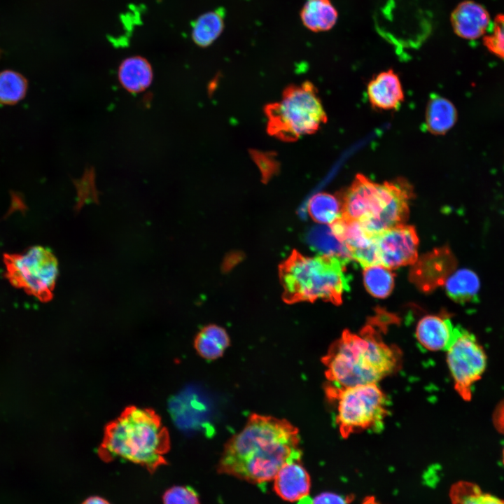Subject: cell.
<instances>
[{"label":"cell","mask_w":504,"mask_h":504,"mask_svg":"<svg viewBox=\"0 0 504 504\" xmlns=\"http://www.w3.org/2000/svg\"><path fill=\"white\" fill-rule=\"evenodd\" d=\"M301 456L296 427L285 419L253 414L225 444L218 472L262 484L273 480L285 463L300 461Z\"/></svg>","instance_id":"cell-1"},{"label":"cell","mask_w":504,"mask_h":504,"mask_svg":"<svg viewBox=\"0 0 504 504\" xmlns=\"http://www.w3.org/2000/svg\"><path fill=\"white\" fill-rule=\"evenodd\" d=\"M400 354L383 341L370 325L359 334L344 330L323 358L330 386L377 384L398 370Z\"/></svg>","instance_id":"cell-2"},{"label":"cell","mask_w":504,"mask_h":504,"mask_svg":"<svg viewBox=\"0 0 504 504\" xmlns=\"http://www.w3.org/2000/svg\"><path fill=\"white\" fill-rule=\"evenodd\" d=\"M169 448V433L155 411L130 406L106 426L98 454L106 462L122 458L152 473L167 463Z\"/></svg>","instance_id":"cell-3"},{"label":"cell","mask_w":504,"mask_h":504,"mask_svg":"<svg viewBox=\"0 0 504 504\" xmlns=\"http://www.w3.org/2000/svg\"><path fill=\"white\" fill-rule=\"evenodd\" d=\"M414 195L409 183L402 178L375 183L358 174L351 185L340 196L342 217L360 223L377 235L404 224L409 215V201Z\"/></svg>","instance_id":"cell-4"},{"label":"cell","mask_w":504,"mask_h":504,"mask_svg":"<svg viewBox=\"0 0 504 504\" xmlns=\"http://www.w3.org/2000/svg\"><path fill=\"white\" fill-rule=\"evenodd\" d=\"M346 263L336 256L306 257L293 251L279 265L284 300L294 303L322 299L341 304L342 295L349 288Z\"/></svg>","instance_id":"cell-5"},{"label":"cell","mask_w":504,"mask_h":504,"mask_svg":"<svg viewBox=\"0 0 504 504\" xmlns=\"http://www.w3.org/2000/svg\"><path fill=\"white\" fill-rule=\"evenodd\" d=\"M264 112L267 133L286 142L315 133L327 121L317 89L309 81L288 86L281 100L266 105Z\"/></svg>","instance_id":"cell-6"},{"label":"cell","mask_w":504,"mask_h":504,"mask_svg":"<svg viewBox=\"0 0 504 504\" xmlns=\"http://www.w3.org/2000/svg\"><path fill=\"white\" fill-rule=\"evenodd\" d=\"M326 392L336 402L335 421L343 438L381 429L387 414V398L377 384L340 388L329 386Z\"/></svg>","instance_id":"cell-7"},{"label":"cell","mask_w":504,"mask_h":504,"mask_svg":"<svg viewBox=\"0 0 504 504\" xmlns=\"http://www.w3.org/2000/svg\"><path fill=\"white\" fill-rule=\"evenodd\" d=\"M4 262L6 277L12 286L22 288L41 302L51 300L58 275V263L49 249L36 246L22 253H5Z\"/></svg>","instance_id":"cell-8"},{"label":"cell","mask_w":504,"mask_h":504,"mask_svg":"<svg viewBox=\"0 0 504 504\" xmlns=\"http://www.w3.org/2000/svg\"><path fill=\"white\" fill-rule=\"evenodd\" d=\"M447 352L454 388L464 400L469 401L473 384L482 378L485 371L486 353L475 336L461 327Z\"/></svg>","instance_id":"cell-9"},{"label":"cell","mask_w":504,"mask_h":504,"mask_svg":"<svg viewBox=\"0 0 504 504\" xmlns=\"http://www.w3.org/2000/svg\"><path fill=\"white\" fill-rule=\"evenodd\" d=\"M418 243L416 230L411 225L401 224L379 233L376 237L379 264L388 269L414 264Z\"/></svg>","instance_id":"cell-10"},{"label":"cell","mask_w":504,"mask_h":504,"mask_svg":"<svg viewBox=\"0 0 504 504\" xmlns=\"http://www.w3.org/2000/svg\"><path fill=\"white\" fill-rule=\"evenodd\" d=\"M335 237L349 251L351 258L363 267L380 265L376 237L360 223L340 217L329 225Z\"/></svg>","instance_id":"cell-11"},{"label":"cell","mask_w":504,"mask_h":504,"mask_svg":"<svg viewBox=\"0 0 504 504\" xmlns=\"http://www.w3.org/2000/svg\"><path fill=\"white\" fill-rule=\"evenodd\" d=\"M456 267V260L448 247L435 248L413 264L410 279L420 290L431 291L444 284Z\"/></svg>","instance_id":"cell-12"},{"label":"cell","mask_w":504,"mask_h":504,"mask_svg":"<svg viewBox=\"0 0 504 504\" xmlns=\"http://www.w3.org/2000/svg\"><path fill=\"white\" fill-rule=\"evenodd\" d=\"M461 326H454L442 316L427 315L419 321L415 335L420 346L429 351H447L456 338Z\"/></svg>","instance_id":"cell-13"},{"label":"cell","mask_w":504,"mask_h":504,"mask_svg":"<svg viewBox=\"0 0 504 504\" xmlns=\"http://www.w3.org/2000/svg\"><path fill=\"white\" fill-rule=\"evenodd\" d=\"M450 22L457 36L474 40L486 32L490 17L483 6L473 1L465 0L454 8L450 15Z\"/></svg>","instance_id":"cell-14"},{"label":"cell","mask_w":504,"mask_h":504,"mask_svg":"<svg viewBox=\"0 0 504 504\" xmlns=\"http://www.w3.org/2000/svg\"><path fill=\"white\" fill-rule=\"evenodd\" d=\"M300 461L285 463L274 478V490L283 500L294 502L308 496L311 479Z\"/></svg>","instance_id":"cell-15"},{"label":"cell","mask_w":504,"mask_h":504,"mask_svg":"<svg viewBox=\"0 0 504 504\" xmlns=\"http://www.w3.org/2000/svg\"><path fill=\"white\" fill-rule=\"evenodd\" d=\"M371 106L380 110H396L404 99L400 80L393 69L382 71L367 87Z\"/></svg>","instance_id":"cell-16"},{"label":"cell","mask_w":504,"mask_h":504,"mask_svg":"<svg viewBox=\"0 0 504 504\" xmlns=\"http://www.w3.org/2000/svg\"><path fill=\"white\" fill-rule=\"evenodd\" d=\"M118 79L121 86L133 94L144 92L151 85L153 70L148 60L140 55L125 58L118 69Z\"/></svg>","instance_id":"cell-17"},{"label":"cell","mask_w":504,"mask_h":504,"mask_svg":"<svg viewBox=\"0 0 504 504\" xmlns=\"http://www.w3.org/2000/svg\"><path fill=\"white\" fill-rule=\"evenodd\" d=\"M300 17L303 25L313 32L332 29L338 20V12L330 0H307Z\"/></svg>","instance_id":"cell-18"},{"label":"cell","mask_w":504,"mask_h":504,"mask_svg":"<svg viewBox=\"0 0 504 504\" xmlns=\"http://www.w3.org/2000/svg\"><path fill=\"white\" fill-rule=\"evenodd\" d=\"M457 120V111L447 99L432 94L426 111V127L433 134L447 133Z\"/></svg>","instance_id":"cell-19"},{"label":"cell","mask_w":504,"mask_h":504,"mask_svg":"<svg viewBox=\"0 0 504 504\" xmlns=\"http://www.w3.org/2000/svg\"><path fill=\"white\" fill-rule=\"evenodd\" d=\"M444 285L447 295L461 304L476 301L480 288L478 276L468 269H461L453 272Z\"/></svg>","instance_id":"cell-20"},{"label":"cell","mask_w":504,"mask_h":504,"mask_svg":"<svg viewBox=\"0 0 504 504\" xmlns=\"http://www.w3.org/2000/svg\"><path fill=\"white\" fill-rule=\"evenodd\" d=\"M224 10L217 8L199 16L192 24L191 36L194 43L202 48L212 44L225 27Z\"/></svg>","instance_id":"cell-21"},{"label":"cell","mask_w":504,"mask_h":504,"mask_svg":"<svg viewBox=\"0 0 504 504\" xmlns=\"http://www.w3.org/2000/svg\"><path fill=\"white\" fill-rule=\"evenodd\" d=\"M229 344L230 339L226 331L216 325L204 327L195 340L197 352L207 360L220 357Z\"/></svg>","instance_id":"cell-22"},{"label":"cell","mask_w":504,"mask_h":504,"mask_svg":"<svg viewBox=\"0 0 504 504\" xmlns=\"http://www.w3.org/2000/svg\"><path fill=\"white\" fill-rule=\"evenodd\" d=\"M308 212L320 224H331L342 216V202L339 197L327 192H318L308 202Z\"/></svg>","instance_id":"cell-23"},{"label":"cell","mask_w":504,"mask_h":504,"mask_svg":"<svg viewBox=\"0 0 504 504\" xmlns=\"http://www.w3.org/2000/svg\"><path fill=\"white\" fill-rule=\"evenodd\" d=\"M449 496L452 504H504V499L485 492L477 484L468 481L454 483Z\"/></svg>","instance_id":"cell-24"},{"label":"cell","mask_w":504,"mask_h":504,"mask_svg":"<svg viewBox=\"0 0 504 504\" xmlns=\"http://www.w3.org/2000/svg\"><path fill=\"white\" fill-rule=\"evenodd\" d=\"M309 240L311 246L321 255L338 257L346 262L351 258L345 246L332 234L330 226H319L312 230Z\"/></svg>","instance_id":"cell-25"},{"label":"cell","mask_w":504,"mask_h":504,"mask_svg":"<svg viewBox=\"0 0 504 504\" xmlns=\"http://www.w3.org/2000/svg\"><path fill=\"white\" fill-rule=\"evenodd\" d=\"M364 285L374 297L384 298L389 295L394 286V275L390 269L374 265L364 268Z\"/></svg>","instance_id":"cell-26"},{"label":"cell","mask_w":504,"mask_h":504,"mask_svg":"<svg viewBox=\"0 0 504 504\" xmlns=\"http://www.w3.org/2000/svg\"><path fill=\"white\" fill-rule=\"evenodd\" d=\"M27 90V81L20 73L13 70L0 72V103L14 104L22 100Z\"/></svg>","instance_id":"cell-27"},{"label":"cell","mask_w":504,"mask_h":504,"mask_svg":"<svg viewBox=\"0 0 504 504\" xmlns=\"http://www.w3.org/2000/svg\"><path fill=\"white\" fill-rule=\"evenodd\" d=\"M484 44L490 52L504 59V15L495 18L493 31L484 38Z\"/></svg>","instance_id":"cell-28"},{"label":"cell","mask_w":504,"mask_h":504,"mask_svg":"<svg viewBox=\"0 0 504 504\" xmlns=\"http://www.w3.org/2000/svg\"><path fill=\"white\" fill-rule=\"evenodd\" d=\"M163 504H200L197 492L191 487L175 486L163 495Z\"/></svg>","instance_id":"cell-29"},{"label":"cell","mask_w":504,"mask_h":504,"mask_svg":"<svg viewBox=\"0 0 504 504\" xmlns=\"http://www.w3.org/2000/svg\"><path fill=\"white\" fill-rule=\"evenodd\" d=\"M251 155L258 166L264 181L268 180L279 169V163L276 160L274 153H262L252 151Z\"/></svg>","instance_id":"cell-30"},{"label":"cell","mask_w":504,"mask_h":504,"mask_svg":"<svg viewBox=\"0 0 504 504\" xmlns=\"http://www.w3.org/2000/svg\"><path fill=\"white\" fill-rule=\"evenodd\" d=\"M349 499L334 493L326 492L316 496L312 504H348Z\"/></svg>","instance_id":"cell-31"},{"label":"cell","mask_w":504,"mask_h":504,"mask_svg":"<svg viewBox=\"0 0 504 504\" xmlns=\"http://www.w3.org/2000/svg\"><path fill=\"white\" fill-rule=\"evenodd\" d=\"M493 424L500 433L504 435V399L500 400L493 412Z\"/></svg>","instance_id":"cell-32"},{"label":"cell","mask_w":504,"mask_h":504,"mask_svg":"<svg viewBox=\"0 0 504 504\" xmlns=\"http://www.w3.org/2000/svg\"><path fill=\"white\" fill-rule=\"evenodd\" d=\"M82 504H111L107 500L100 496H90L85 500Z\"/></svg>","instance_id":"cell-33"},{"label":"cell","mask_w":504,"mask_h":504,"mask_svg":"<svg viewBox=\"0 0 504 504\" xmlns=\"http://www.w3.org/2000/svg\"><path fill=\"white\" fill-rule=\"evenodd\" d=\"M369 504H379L374 497H371L369 501Z\"/></svg>","instance_id":"cell-34"},{"label":"cell","mask_w":504,"mask_h":504,"mask_svg":"<svg viewBox=\"0 0 504 504\" xmlns=\"http://www.w3.org/2000/svg\"><path fill=\"white\" fill-rule=\"evenodd\" d=\"M503 464H504V448H503Z\"/></svg>","instance_id":"cell-35"}]
</instances>
